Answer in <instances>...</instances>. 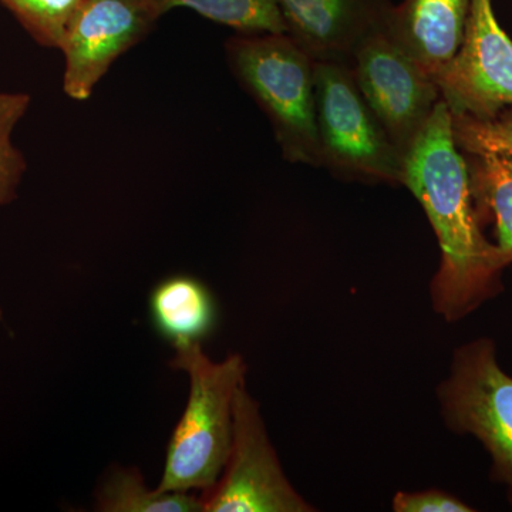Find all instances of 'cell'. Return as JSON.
<instances>
[{
  "label": "cell",
  "instance_id": "4",
  "mask_svg": "<svg viewBox=\"0 0 512 512\" xmlns=\"http://www.w3.org/2000/svg\"><path fill=\"white\" fill-rule=\"evenodd\" d=\"M320 167L343 180L403 185L404 154L393 143L346 64H315Z\"/></svg>",
  "mask_w": 512,
  "mask_h": 512
},
{
  "label": "cell",
  "instance_id": "3",
  "mask_svg": "<svg viewBox=\"0 0 512 512\" xmlns=\"http://www.w3.org/2000/svg\"><path fill=\"white\" fill-rule=\"evenodd\" d=\"M225 52L239 86L268 117L285 160L320 167L315 60L286 33H237Z\"/></svg>",
  "mask_w": 512,
  "mask_h": 512
},
{
  "label": "cell",
  "instance_id": "6",
  "mask_svg": "<svg viewBox=\"0 0 512 512\" xmlns=\"http://www.w3.org/2000/svg\"><path fill=\"white\" fill-rule=\"evenodd\" d=\"M205 512H311L282 470L266 433L261 407L241 387L235 399L234 436L217 483L201 494Z\"/></svg>",
  "mask_w": 512,
  "mask_h": 512
},
{
  "label": "cell",
  "instance_id": "20",
  "mask_svg": "<svg viewBox=\"0 0 512 512\" xmlns=\"http://www.w3.org/2000/svg\"><path fill=\"white\" fill-rule=\"evenodd\" d=\"M0 319H2V309H0Z\"/></svg>",
  "mask_w": 512,
  "mask_h": 512
},
{
  "label": "cell",
  "instance_id": "10",
  "mask_svg": "<svg viewBox=\"0 0 512 512\" xmlns=\"http://www.w3.org/2000/svg\"><path fill=\"white\" fill-rule=\"evenodd\" d=\"M286 29L315 62L349 66L363 42L382 29L390 0H275Z\"/></svg>",
  "mask_w": 512,
  "mask_h": 512
},
{
  "label": "cell",
  "instance_id": "12",
  "mask_svg": "<svg viewBox=\"0 0 512 512\" xmlns=\"http://www.w3.org/2000/svg\"><path fill=\"white\" fill-rule=\"evenodd\" d=\"M150 315L161 338L174 349L202 343L217 322L214 296L194 276L164 279L150 295Z\"/></svg>",
  "mask_w": 512,
  "mask_h": 512
},
{
  "label": "cell",
  "instance_id": "7",
  "mask_svg": "<svg viewBox=\"0 0 512 512\" xmlns=\"http://www.w3.org/2000/svg\"><path fill=\"white\" fill-rule=\"evenodd\" d=\"M349 67L384 130L406 156L441 100L436 80L384 26L359 46Z\"/></svg>",
  "mask_w": 512,
  "mask_h": 512
},
{
  "label": "cell",
  "instance_id": "14",
  "mask_svg": "<svg viewBox=\"0 0 512 512\" xmlns=\"http://www.w3.org/2000/svg\"><path fill=\"white\" fill-rule=\"evenodd\" d=\"M101 512H201V497L150 488L137 468H114L96 495Z\"/></svg>",
  "mask_w": 512,
  "mask_h": 512
},
{
  "label": "cell",
  "instance_id": "18",
  "mask_svg": "<svg viewBox=\"0 0 512 512\" xmlns=\"http://www.w3.org/2000/svg\"><path fill=\"white\" fill-rule=\"evenodd\" d=\"M28 93L0 92V207L16 197L26 161L13 144V131L29 110Z\"/></svg>",
  "mask_w": 512,
  "mask_h": 512
},
{
  "label": "cell",
  "instance_id": "9",
  "mask_svg": "<svg viewBox=\"0 0 512 512\" xmlns=\"http://www.w3.org/2000/svg\"><path fill=\"white\" fill-rule=\"evenodd\" d=\"M160 18L150 0H83L59 47L66 96L90 99L113 63L141 42Z\"/></svg>",
  "mask_w": 512,
  "mask_h": 512
},
{
  "label": "cell",
  "instance_id": "2",
  "mask_svg": "<svg viewBox=\"0 0 512 512\" xmlns=\"http://www.w3.org/2000/svg\"><path fill=\"white\" fill-rule=\"evenodd\" d=\"M171 367L190 380V394L183 416L168 443L163 491L194 493L217 483L231 451L234 407L245 386L247 363L235 353L215 362L201 343L175 349Z\"/></svg>",
  "mask_w": 512,
  "mask_h": 512
},
{
  "label": "cell",
  "instance_id": "13",
  "mask_svg": "<svg viewBox=\"0 0 512 512\" xmlns=\"http://www.w3.org/2000/svg\"><path fill=\"white\" fill-rule=\"evenodd\" d=\"M481 224L493 222L497 247L512 264V165L500 157L466 156Z\"/></svg>",
  "mask_w": 512,
  "mask_h": 512
},
{
  "label": "cell",
  "instance_id": "21",
  "mask_svg": "<svg viewBox=\"0 0 512 512\" xmlns=\"http://www.w3.org/2000/svg\"><path fill=\"white\" fill-rule=\"evenodd\" d=\"M508 161H510V164L512 165V160H508Z\"/></svg>",
  "mask_w": 512,
  "mask_h": 512
},
{
  "label": "cell",
  "instance_id": "11",
  "mask_svg": "<svg viewBox=\"0 0 512 512\" xmlns=\"http://www.w3.org/2000/svg\"><path fill=\"white\" fill-rule=\"evenodd\" d=\"M468 12L470 0H403L384 30L434 77L463 45Z\"/></svg>",
  "mask_w": 512,
  "mask_h": 512
},
{
  "label": "cell",
  "instance_id": "16",
  "mask_svg": "<svg viewBox=\"0 0 512 512\" xmlns=\"http://www.w3.org/2000/svg\"><path fill=\"white\" fill-rule=\"evenodd\" d=\"M451 130L464 156L512 160V106L483 119L451 116Z\"/></svg>",
  "mask_w": 512,
  "mask_h": 512
},
{
  "label": "cell",
  "instance_id": "19",
  "mask_svg": "<svg viewBox=\"0 0 512 512\" xmlns=\"http://www.w3.org/2000/svg\"><path fill=\"white\" fill-rule=\"evenodd\" d=\"M396 512H470L473 508L458 500L456 495L441 490L397 493L393 500Z\"/></svg>",
  "mask_w": 512,
  "mask_h": 512
},
{
  "label": "cell",
  "instance_id": "17",
  "mask_svg": "<svg viewBox=\"0 0 512 512\" xmlns=\"http://www.w3.org/2000/svg\"><path fill=\"white\" fill-rule=\"evenodd\" d=\"M39 45L59 50L83 0H0Z\"/></svg>",
  "mask_w": 512,
  "mask_h": 512
},
{
  "label": "cell",
  "instance_id": "1",
  "mask_svg": "<svg viewBox=\"0 0 512 512\" xmlns=\"http://www.w3.org/2000/svg\"><path fill=\"white\" fill-rule=\"evenodd\" d=\"M403 185L420 202L441 251L430 293L434 311L456 322L503 292L508 259L485 238L466 156L458 150L443 99L404 156Z\"/></svg>",
  "mask_w": 512,
  "mask_h": 512
},
{
  "label": "cell",
  "instance_id": "8",
  "mask_svg": "<svg viewBox=\"0 0 512 512\" xmlns=\"http://www.w3.org/2000/svg\"><path fill=\"white\" fill-rule=\"evenodd\" d=\"M433 79L451 116L483 119L512 106V40L493 0H470L463 45Z\"/></svg>",
  "mask_w": 512,
  "mask_h": 512
},
{
  "label": "cell",
  "instance_id": "5",
  "mask_svg": "<svg viewBox=\"0 0 512 512\" xmlns=\"http://www.w3.org/2000/svg\"><path fill=\"white\" fill-rule=\"evenodd\" d=\"M439 399L448 429L473 434L490 453L491 478L507 487L512 504V377L498 366L493 340H473L454 352Z\"/></svg>",
  "mask_w": 512,
  "mask_h": 512
},
{
  "label": "cell",
  "instance_id": "15",
  "mask_svg": "<svg viewBox=\"0 0 512 512\" xmlns=\"http://www.w3.org/2000/svg\"><path fill=\"white\" fill-rule=\"evenodd\" d=\"M158 15L177 8L237 30V33H286L275 0H150Z\"/></svg>",
  "mask_w": 512,
  "mask_h": 512
}]
</instances>
